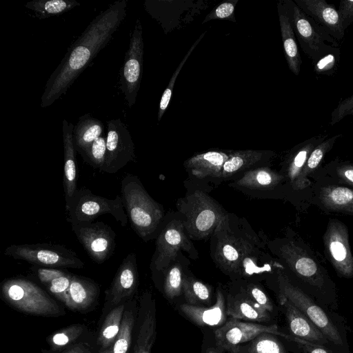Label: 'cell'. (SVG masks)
<instances>
[{
	"label": "cell",
	"instance_id": "6da1fadb",
	"mask_svg": "<svg viewBox=\"0 0 353 353\" xmlns=\"http://www.w3.org/2000/svg\"><path fill=\"white\" fill-rule=\"evenodd\" d=\"M128 1L110 4L98 14L72 43L55 70L50 76L41 99V107L51 105L74 83L111 39L126 16Z\"/></svg>",
	"mask_w": 353,
	"mask_h": 353
},
{
	"label": "cell",
	"instance_id": "7a4b0ae2",
	"mask_svg": "<svg viewBox=\"0 0 353 353\" xmlns=\"http://www.w3.org/2000/svg\"><path fill=\"white\" fill-rule=\"evenodd\" d=\"M121 193L132 228L143 240L148 241L159 225L163 209L149 195L136 175L127 174L123 177Z\"/></svg>",
	"mask_w": 353,
	"mask_h": 353
},
{
	"label": "cell",
	"instance_id": "3957f363",
	"mask_svg": "<svg viewBox=\"0 0 353 353\" xmlns=\"http://www.w3.org/2000/svg\"><path fill=\"white\" fill-rule=\"evenodd\" d=\"M279 252L291 271L319 301L336 304V286L310 252L289 241L280 247Z\"/></svg>",
	"mask_w": 353,
	"mask_h": 353
},
{
	"label": "cell",
	"instance_id": "277c9868",
	"mask_svg": "<svg viewBox=\"0 0 353 353\" xmlns=\"http://www.w3.org/2000/svg\"><path fill=\"white\" fill-rule=\"evenodd\" d=\"M176 207L185 216L183 222L189 236L203 239L227 222L226 213L209 195L201 190L181 198Z\"/></svg>",
	"mask_w": 353,
	"mask_h": 353
},
{
	"label": "cell",
	"instance_id": "5b68a950",
	"mask_svg": "<svg viewBox=\"0 0 353 353\" xmlns=\"http://www.w3.org/2000/svg\"><path fill=\"white\" fill-rule=\"evenodd\" d=\"M1 295L9 305L32 315L57 316L64 310L34 283L24 278H11L3 281Z\"/></svg>",
	"mask_w": 353,
	"mask_h": 353
},
{
	"label": "cell",
	"instance_id": "8992f818",
	"mask_svg": "<svg viewBox=\"0 0 353 353\" xmlns=\"http://www.w3.org/2000/svg\"><path fill=\"white\" fill-rule=\"evenodd\" d=\"M65 210L69 223L93 221L105 214L112 215L121 226H125L128 221L121 196L110 199L94 194L85 188H77L73 197L65 203Z\"/></svg>",
	"mask_w": 353,
	"mask_h": 353
},
{
	"label": "cell",
	"instance_id": "52a82bcc",
	"mask_svg": "<svg viewBox=\"0 0 353 353\" xmlns=\"http://www.w3.org/2000/svg\"><path fill=\"white\" fill-rule=\"evenodd\" d=\"M279 295L301 311L334 346L345 347L342 335L328 314L306 292L294 285L283 273L278 275Z\"/></svg>",
	"mask_w": 353,
	"mask_h": 353
},
{
	"label": "cell",
	"instance_id": "ba28073f",
	"mask_svg": "<svg viewBox=\"0 0 353 353\" xmlns=\"http://www.w3.org/2000/svg\"><path fill=\"white\" fill-rule=\"evenodd\" d=\"M4 254L15 259L45 268L81 269L84 263L72 250L60 245L48 243L11 245Z\"/></svg>",
	"mask_w": 353,
	"mask_h": 353
},
{
	"label": "cell",
	"instance_id": "9c48e42d",
	"mask_svg": "<svg viewBox=\"0 0 353 353\" xmlns=\"http://www.w3.org/2000/svg\"><path fill=\"white\" fill-rule=\"evenodd\" d=\"M291 23L297 39L313 62L332 51L337 42L328 35L294 3L292 2Z\"/></svg>",
	"mask_w": 353,
	"mask_h": 353
},
{
	"label": "cell",
	"instance_id": "30bf717a",
	"mask_svg": "<svg viewBox=\"0 0 353 353\" xmlns=\"http://www.w3.org/2000/svg\"><path fill=\"white\" fill-rule=\"evenodd\" d=\"M72 230L93 261L101 264L116 248V233L102 221L72 222Z\"/></svg>",
	"mask_w": 353,
	"mask_h": 353
},
{
	"label": "cell",
	"instance_id": "8fae6325",
	"mask_svg": "<svg viewBox=\"0 0 353 353\" xmlns=\"http://www.w3.org/2000/svg\"><path fill=\"white\" fill-rule=\"evenodd\" d=\"M143 61V30L141 20L138 18L131 33L129 48L121 72V90L130 108L134 105L140 88Z\"/></svg>",
	"mask_w": 353,
	"mask_h": 353
},
{
	"label": "cell",
	"instance_id": "7c38bea8",
	"mask_svg": "<svg viewBox=\"0 0 353 353\" xmlns=\"http://www.w3.org/2000/svg\"><path fill=\"white\" fill-rule=\"evenodd\" d=\"M325 254L341 278L353 277V255L347 226L336 219L329 220L323 235Z\"/></svg>",
	"mask_w": 353,
	"mask_h": 353
},
{
	"label": "cell",
	"instance_id": "4fadbf2b",
	"mask_svg": "<svg viewBox=\"0 0 353 353\" xmlns=\"http://www.w3.org/2000/svg\"><path fill=\"white\" fill-rule=\"evenodd\" d=\"M134 157V145L126 125L120 119L108 121L106 154L101 171L115 174Z\"/></svg>",
	"mask_w": 353,
	"mask_h": 353
},
{
	"label": "cell",
	"instance_id": "5bb4252c",
	"mask_svg": "<svg viewBox=\"0 0 353 353\" xmlns=\"http://www.w3.org/2000/svg\"><path fill=\"white\" fill-rule=\"evenodd\" d=\"M265 332L280 336L284 333L278 329L276 325H265L230 318L215 331V345L223 352H230L240 344L249 342Z\"/></svg>",
	"mask_w": 353,
	"mask_h": 353
},
{
	"label": "cell",
	"instance_id": "9a60e30c",
	"mask_svg": "<svg viewBox=\"0 0 353 353\" xmlns=\"http://www.w3.org/2000/svg\"><path fill=\"white\" fill-rule=\"evenodd\" d=\"M184 229L181 221L172 220L159 233L153 259L154 266L158 271L167 269L171 261L175 260L180 250L192 253V244L185 234Z\"/></svg>",
	"mask_w": 353,
	"mask_h": 353
},
{
	"label": "cell",
	"instance_id": "2e32d148",
	"mask_svg": "<svg viewBox=\"0 0 353 353\" xmlns=\"http://www.w3.org/2000/svg\"><path fill=\"white\" fill-rule=\"evenodd\" d=\"M312 201L323 211L353 216V188L317 178Z\"/></svg>",
	"mask_w": 353,
	"mask_h": 353
},
{
	"label": "cell",
	"instance_id": "e0dca14e",
	"mask_svg": "<svg viewBox=\"0 0 353 353\" xmlns=\"http://www.w3.org/2000/svg\"><path fill=\"white\" fill-rule=\"evenodd\" d=\"M139 274L134 253L126 256L120 264L110 288L105 292V303L114 307L127 303L137 292Z\"/></svg>",
	"mask_w": 353,
	"mask_h": 353
},
{
	"label": "cell",
	"instance_id": "ac0fdd59",
	"mask_svg": "<svg viewBox=\"0 0 353 353\" xmlns=\"http://www.w3.org/2000/svg\"><path fill=\"white\" fill-rule=\"evenodd\" d=\"M294 3L334 40L343 38L345 29L333 4L325 0H296Z\"/></svg>",
	"mask_w": 353,
	"mask_h": 353
},
{
	"label": "cell",
	"instance_id": "d6986e66",
	"mask_svg": "<svg viewBox=\"0 0 353 353\" xmlns=\"http://www.w3.org/2000/svg\"><path fill=\"white\" fill-rule=\"evenodd\" d=\"M279 300L292 336L329 347L332 345L322 332L290 301L280 295Z\"/></svg>",
	"mask_w": 353,
	"mask_h": 353
},
{
	"label": "cell",
	"instance_id": "ffe728a7",
	"mask_svg": "<svg viewBox=\"0 0 353 353\" xmlns=\"http://www.w3.org/2000/svg\"><path fill=\"white\" fill-rule=\"evenodd\" d=\"M251 244L242 238L225 234L219 239L214 259L219 266L229 273H241L243 256Z\"/></svg>",
	"mask_w": 353,
	"mask_h": 353
},
{
	"label": "cell",
	"instance_id": "44dd1931",
	"mask_svg": "<svg viewBox=\"0 0 353 353\" xmlns=\"http://www.w3.org/2000/svg\"><path fill=\"white\" fill-rule=\"evenodd\" d=\"M148 294L141 297L139 323L132 353H152L157 336L154 301Z\"/></svg>",
	"mask_w": 353,
	"mask_h": 353
},
{
	"label": "cell",
	"instance_id": "7402d4cb",
	"mask_svg": "<svg viewBox=\"0 0 353 353\" xmlns=\"http://www.w3.org/2000/svg\"><path fill=\"white\" fill-rule=\"evenodd\" d=\"M180 310L192 322L199 326H222L227 321L225 297L217 289L215 303L208 307L182 304Z\"/></svg>",
	"mask_w": 353,
	"mask_h": 353
},
{
	"label": "cell",
	"instance_id": "603a6c76",
	"mask_svg": "<svg viewBox=\"0 0 353 353\" xmlns=\"http://www.w3.org/2000/svg\"><path fill=\"white\" fill-rule=\"evenodd\" d=\"M326 135L312 137L296 145L290 153L285 168V177L294 190H302L301 174L312 150L326 138Z\"/></svg>",
	"mask_w": 353,
	"mask_h": 353
},
{
	"label": "cell",
	"instance_id": "cb8c5ba5",
	"mask_svg": "<svg viewBox=\"0 0 353 353\" xmlns=\"http://www.w3.org/2000/svg\"><path fill=\"white\" fill-rule=\"evenodd\" d=\"M74 125L63 119L62 132L64 152L63 189L65 203L73 197L77 190V173L75 159V148L73 142Z\"/></svg>",
	"mask_w": 353,
	"mask_h": 353
},
{
	"label": "cell",
	"instance_id": "d4e9b609",
	"mask_svg": "<svg viewBox=\"0 0 353 353\" xmlns=\"http://www.w3.org/2000/svg\"><path fill=\"white\" fill-rule=\"evenodd\" d=\"M99 294V288L91 279L73 275L68 290L65 306L72 310L83 312L90 308Z\"/></svg>",
	"mask_w": 353,
	"mask_h": 353
},
{
	"label": "cell",
	"instance_id": "484cf974",
	"mask_svg": "<svg viewBox=\"0 0 353 353\" xmlns=\"http://www.w3.org/2000/svg\"><path fill=\"white\" fill-rule=\"evenodd\" d=\"M230 151H208L192 156L184 162V166L198 179L214 177L227 161Z\"/></svg>",
	"mask_w": 353,
	"mask_h": 353
},
{
	"label": "cell",
	"instance_id": "4316f807",
	"mask_svg": "<svg viewBox=\"0 0 353 353\" xmlns=\"http://www.w3.org/2000/svg\"><path fill=\"white\" fill-rule=\"evenodd\" d=\"M39 281L56 298L65 304L73 275L57 268L34 265L32 268Z\"/></svg>",
	"mask_w": 353,
	"mask_h": 353
},
{
	"label": "cell",
	"instance_id": "83f0119b",
	"mask_svg": "<svg viewBox=\"0 0 353 353\" xmlns=\"http://www.w3.org/2000/svg\"><path fill=\"white\" fill-rule=\"evenodd\" d=\"M103 134H104V125L100 120L92 117L90 114L82 115L73 130L75 150L82 155Z\"/></svg>",
	"mask_w": 353,
	"mask_h": 353
},
{
	"label": "cell",
	"instance_id": "f1b7e54d",
	"mask_svg": "<svg viewBox=\"0 0 353 353\" xmlns=\"http://www.w3.org/2000/svg\"><path fill=\"white\" fill-rule=\"evenodd\" d=\"M227 314L236 320L267 322L270 312L254 302L248 296L245 298H230L226 308Z\"/></svg>",
	"mask_w": 353,
	"mask_h": 353
},
{
	"label": "cell",
	"instance_id": "f546056e",
	"mask_svg": "<svg viewBox=\"0 0 353 353\" xmlns=\"http://www.w3.org/2000/svg\"><path fill=\"white\" fill-rule=\"evenodd\" d=\"M285 179V176L268 167H260L247 171L235 184L250 190H270Z\"/></svg>",
	"mask_w": 353,
	"mask_h": 353
},
{
	"label": "cell",
	"instance_id": "4dcf8cb0",
	"mask_svg": "<svg viewBox=\"0 0 353 353\" xmlns=\"http://www.w3.org/2000/svg\"><path fill=\"white\" fill-rule=\"evenodd\" d=\"M279 23L283 51L288 67L295 75H299L302 61L290 17L280 13Z\"/></svg>",
	"mask_w": 353,
	"mask_h": 353
},
{
	"label": "cell",
	"instance_id": "1f68e13d",
	"mask_svg": "<svg viewBox=\"0 0 353 353\" xmlns=\"http://www.w3.org/2000/svg\"><path fill=\"white\" fill-rule=\"evenodd\" d=\"M134 306V302L128 301L126 303L121 330L116 340L110 347L103 350H99V353H128L136 320Z\"/></svg>",
	"mask_w": 353,
	"mask_h": 353
},
{
	"label": "cell",
	"instance_id": "d6a6232c",
	"mask_svg": "<svg viewBox=\"0 0 353 353\" xmlns=\"http://www.w3.org/2000/svg\"><path fill=\"white\" fill-rule=\"evenodd\" d=\"M263 156V152L259 150L230 151L228 159L224 163L216 178L225 179L231 176L260 161Z\"/></svg>",
	"mask_w": 353,
	"mask_h": 353
},
{
	"label": "cell",
	"instance_id": "836d02e7",
	"mask_svg": "<svg viewBox=\"0 0 353 353\" xmlns=\"http://www.w3.org/2000/svg\"><path fill=\"white\" fill-rule=\"evenodd\" d=\"M125 305L126 303L112 308L105 316L97 339L99 350L108 348L116 340L121 330Z\"/></svg>",
	"mask_w": 353,
	"mask_h": 353
},
{
	"label": "cell",
	"instance_id": "e575fe53",
	"mask_svg": "<svg viewBox=\"0 0 353 353\" xmlns=\"http://www.w3.org/2000/svg\"><path fill=\"white\" fill-rule=\"evenodd\" d=\"M341 136V134H336L332 137L325 139L312 150L301 174L303 190L305 189L311 184L309 176H312V175L320 169V165L326 154L331 150L336 140Z\"/></svg>",
	"mask_w": 353,
	"mask_h": 353
},
{
	"label": "cell",
	"instance_id": "d590c367",
	"mask_svg": "<svg viewBox=\"0 0 353 353\" xmlns=\"http://www.w3.org/2000/svg\"><path fill=\"white\" fill-rule=\"evenodd\" d=\"M80 3L74 0H37L28 2L25 7L32 10L39 19L61 14Z\"/></svg>",
	"mask_w": 353,
	"mask_h": 353
},
{
	"label": "cell",
	"instance_id": "8d00e7d4",
	"mask_svg": "<svg viewBox=\"0 0 353 353\" xmlns=\"http://www.w3.org/2000/svg\"><path fill=\"white\" fill-rule=\"evenodd\" d=\"M317 178L353 188V163L334 160L321 168Z\"/></svg>",
	"mask_w": 353,
	"mask_h": 353
},
{
	"label": "cell",
	"instance_id": "74e56055",
	"mask_svg": "<svg viewBox=\"0 0 353 353\" xmlns=\"http://www.w3.org/2000/svg\"><path fill=\"white\" fill-rule=\"evenodd\" d=\"M236 347L245 353H288L276 335L266 332L260 334L245 345Z\"/></svg>",
	"mask_w": 353,
	"mask_h": 353
},
{
	"label": "cell",
	"instance_id": "f35d334b",
	"mask_svg": "<svg viewBox=\"0 0 353 353\" xmlns=\"http://www.w3.org/2000/svg\"><path fill=\"white\" fill-rule=\"evenodd\" d=\"M84 331V325H70L50 335L47 338V342L52 351L59 352L76 343Z\"/></svg>",
	"mask_w": 353,
	"mask_h": 353
},
{
	"label": "cell",
	"instance_id": "ab89813d",
	"mask_svg": "<svg viewBox=\"0 0 353 353\" xmlns=\"http://www.w3.org/2000/svg\"><path fill=\"white\" fill-rule=\"evenodd\" d=\"M183 292L188 304L190 305L197 306L199 303H208L211 299V288L192 277H184Z\"/></svg>",
	"mask_w": 353,
	"mask_h": 353
},
{
	"label": "cell",
	"instance_id": "60d3db41",
	"mask_svg": "<svg viewBox=\"0 0 353 353\" xmlns=\"http://www.w3.org/2000/svg\"><path fill=\"white\" fill-rule=\"evenodd\" d=\"M205 32H203L200 37L196 39V41L192 45L188 52L185 54V57L182 59V61L179 64L178 67L176 68L175 71L173 72V74L168 83V86L165 89L163 94L161 96L159 110L157 113V121L159 122L163 117L165 110H167L173 92L174 85L175 84V81L176 78L178 77L183 66L185 65V62L190 57L192 52L195 49L199 43L202 40L203 36L205 35Z\"/></svg>",
	"mask_w": 353,
	"mask_h": 353
},
{
	"label": "cell",
	"instance_id": "b9f144b4",
	"mask_svg": "<svg viewBox=\"0 0 353 353\" xmlns=\"http://www.w3.org/2000/svg\"><path fill=\"white\" fill-rule=\"evenodd\" d=\"M183 279L180 263H175L167 268L163 284V290L167 298L172 299L181 295Z\"/></svg>",
	"mask_w": 353,
	"mask_h": 353
},
{
	"label": "cell",
	"instance_id": "7bdbcfd3",
	"mask_svg": "<svg viewBox=\"0 0 353 353\" xmlns=\"http://www.w3.org/2000/svg\"><path fill=\"white\" fill-rule=\"evenodd\" d=\"M106 154V134L104 133L97 139L90 148L81 155L85 162L94 168L102 170Z\"/></svg>",
	"mask_w": 353,
	"mask_h": 353
},
{
	"label": "cell",
	"instance_id": "ee69618b",
	"mask_svg": "<svg viewBox=\"0 0 353 353\" xmlns=\"http://www.w3.org/2000/svg\"><path fill=\"white\" fill-rule=\"evenodd\" d=\"M238 0L227 1L220 3L206 15L203 23L214 19H227L235 22L234 10Z\"/></svg>",
	"mask_w": 353,
	"mask_h": 353
},
{
	"label": "cell",
	"instance_id": "f6af8a7d",
	"mask_svg": "<svg viewBox=\"0 0 353 353\" xmlns=\"http://www.w3.org/2000/svg\"><path fill=\"white\" fill-rule=\"evenodd\" d=\"M339 49L335 48L327 54L320 58L314 63V70L319 74H331V73L336 68L339 52Z\"/></svg>",
	"mask_w": 353,
	"mask_h": 353
},
{
	"label": "cell",
	"instance_id": "bcb514c9",
	"mask_svg": "<svg viewBox=\"0 0 353 353\" xmlns=\"http://www.w3.org/2000/svg\"><path fill=\"white\" fill-rule=\"evenodd\" d=\"M282 337L296 343L303 353H337L329 347L311 343L297 338L292 334L284 333Z\"/></svg>",
	"mask_w": 353,
	"mask_h": 353
},
{
	"label": "cell",
	"instance_id": "7dc6e473",
	"mask_svg": "<svg viewBox=\"0 0 353 353\" xmlns=\"http://www.w3.org/2000/svg\"><path fill=\"white\" fill-rule=\"evenodd\" d=\"M246 294L254 302L269 312L273 311V304L268 296L257 285L250 284L246 288Z\"/></svg>",
	"mask_w": 353,
	"mask_h": 353
},
{
	"label": "cell",
	"instance_id": "c3c4849f",
	"mask_svg": "<svg viewBox=\"0 0 353 353\" xmlns=\"http://www.w3.org/2000/svg\"><path fill=\"white\" fill-rule=\"evenodd\" d=\"M353 109V94L348 98L341 101L331 114L330 125L339 123Z\"/></svg>",
	"mask_w": 353,
	"mask_h": 353
},
{
	"label": "cell",
	"instance_id": "681fc988",
	"mask_svg": "<svg viewBox=\"0 0 353 353\" xmlns=\"http://www.w3.org/2000/svg\"><path fill=\"white\" fill-rule=\"evenodd\" d=\"M338 12L343 28L353 23V0H343L339 3Z\"/></svg>",
	"mask_w": 353,
	"mask_h": 353
},
{
	"label": "cell",
	"instance_id": "f907efd6",
	"mask_svg": "<svg viewBox=\"0 0 353 353\" xmlns=\"http://www.w3.org/2000/svg\"><path fill=\"white\" fill-rule=\"evenodd\" d=\"M55 353H92L88 347L82 343H76L64 350Z\"/></svg>",
	"mask_w": 353,
	"mask_h": 353
},
{
	"label": "cell",
	"instance_id": "816d5d0a",
	"mask_svg": "<svg viewBox=\"0 0 353 353\" xmlns=\"http://www.w3.org/2000/svg\"><path fill=\"white\" fill-rule=\"evenodd\" d=\"M223 352L219 350L216 346L208 347L205 353H223Z\"/></svg>",
	"mask_w": 353,
	"mask_h": 353
},
{
	"label": "cell",
	"instance_id": "f5cc1de1",
	"mask_svg": "<svg viewBox=\"0 0 353 353\" xmlns=\"http://www.w3.org/2000/svg\"><path fill=\"white\" fill-rule=\"evenodd\" d=\"M230 353H245L240 351L237 347H234L230 351Z\"/></svg>",
	"mask_w": 353,
	"mask_h": 353
},
{
	"label": "cell",
	"instance_id": "db71d44e",
	"mask_svg": "<svg viewBox=\"0 0 353 353\" xmlns=\"http://www.w3.org/2000/svg\"><path fill=\"white\" fill-rule=\"evenodd\" d=\"M353 114V109L349 112L348 115Z\"/></svg>",
	"mask_w": 353,
	"mask_h": 353
}]
</instances>
